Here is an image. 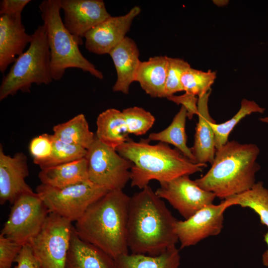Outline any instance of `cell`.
Instances as JSON below:
<instances>
[{
  "label": "cell",
  "instance_id": "obj_2",
  "mask_svg": "<svg viewBox=\"0 0 268 268\" xmlns=\"http://www.w3.org/2000/svg\"><path fill=\"white\" fill-rule=\"evenodd\" d=\"M130 200L123 190L109 191L75 221V233L81 239L98 247L114 260L129 254L127 225Z\"/></svg>",
  "mask_w": 268,
  "mask_h": 268
},
{
  "label": "cell",
  "instance_id": "obj_19",
  "mask_svg": "<svg viewBox=\"0 0 268 268\" xmlns=\"http://www.w3.org/2000/svg\"><path fill=\"white\" fill-rule=\"evenodd\" d=\"M65 268H115V264L102 250L81 239L73 228Z\"/></svg>",
  "mask_w": 268,
  "mask_h": 268
},
{
  "label": "cell",
  "instance_id": "obj_21",
  "mask_svg": "<svg viewBox=\"0 0 268 268\" xmlns=\"http://www.w3.org/2000/svg\"><path fill=\"white\" fill-rule=\"evenodd\" d=\"M168 57L155 56L140 62L135 81L139 82L145 92L152 98L165 97Z\"/></svg>",
  "mask_w": 268,
  "mask_h": 268
},
{
  "label": "cell",
  "instance_id": "obj_18",
  "mask_svg": "<svg viewBox=\"0 0 268 268\" xmlns=\"http://www.w3.org/2000/svg\"><path fill=\"white\" fill-rule=\"evenodd\" d=\"M211 90L198 97V121L194 142L191 150L197 163H212L216 149L214 134L210 122L214 121L209 115L208 102Z\"/></svg>",
  "mask_w": 268,
  "mask_h": 268
},
{
  "label": "cell",
  "instance_id": "obj_20",
  "mask_svg": "<svg viewBox=\"0 0 268 268\" xmlns=\"http://www.w3.org/2000/svg\"><path fill=\"white\" fill-rule=\"evenodd\" d=\"M38 177L41 184L57 188L90 181L85 157L42 169L39 173Z\"/></svg>",
  "mask_w": 268,
  "mask_h": 268
},
{
  "label": "cell",
  "instance_id": "obj_17",
  "mask_svg": "<svg viewBox=\"0 0 268 268\" xmlns=\"http://www.w3.org/2000/svg\"><path fill=\"white\" fill-rule=\"evenodd\" d=\"M109 54L113 61L117 76L113 91L127 94L131 84L135 81L141 62L137 45L132 39L126 36Z\"/></svg>",
  "mask_w": 268,
  "mask_h": 268
},
{
  "label": "cell",
  "instance_id": "obj_14",
  "mask_svg": "<svg viewBox=\"0 0 268 268\" xmlns=\"http://www.w3.org/2000/svg\"><path fill=\"white\" fill-rule=\"evenodd\" d=\"M60 4L66 28L81 43L88 31L111 16L102 0H60Z\"/></svg>",
  "mask_w": 268,
  "mask_h": 268
},
{
  "label": "cell",
  "instance_id": "obj_12",
  "mask_svg": "<svg viewBox=\"0 0 268 268\" xmlns=\"http://www.w3.org/2000/svg\"><path fill=\"white\" fill-rule=\"evenodd\" d=\"M228 206L223 201L206 206L185 220H177L175 231L180 248L194 246L209 236H216L223 227L224 213Z\"/></svg>",
  "mask_w": 268,
  "mask_h": 268
},
{
  "label": "cell",
  "instance_id": "obj_24",
  "mask_svg": "<svg viewBox=\"0 0 268 268\" xmlns=\"http://www.w3.org/2000/svg\"><path fill=\"white\" fill-rule=\"evenodd\" d=\"M53 134L56 138L68 144L88 149L95 140L96 135L89 128L83 114L55 126Z\"/></svg>",
  "mask_w": 268,
  "mask_h": 268
},
{
  "label": "cell",
  "instance_id": "obj_4",
  "mask_svg": "<svg viewBox=\"0 0 268 268\" xmlns=\"http://www.w3.org/2000/svg\"><path fill=\"white\" fill-rule=\"evenodd\" d=\"M259 152L256 144L228 141L216 150L207 173L195 181L201 188L223 200L243 193L256 183Z\"/></svg>",
  "mask_w": 268,
  "mask_h": 268
},
{
  "label": "cell",
  "instance_id": "obj_29",
  "mask_svg": "<svg viewBox=\"0 0 268 268\" xmlns=\"http://www.w3.org/2000/svg\"><path fill=\"white\" fill-rule=\"evenodd\" d=\"M86 154L87 149L64 142L54 136L53 150L50 156L38 166L41 169L54 167L82 159L85 157Z\"/></svg>",
  "mask_w": 268,
  "mask_h": 268
},
{
  "label": "cell",
  "instance_id": "obj_33",
  "mask_svg": "<svg viewBox=\"0 0 268 268\" xmlns=\"http://www.w3.org/2000/svg\"><path fill=\"white\" fill-rule=\"evenodd\" d=\"M22 246L0 234V268H11Z\"/></svg>",
  "mask_w": 268,
  "mask_h": 268
},
{
  "label": "cell",
  "instance_id": "obj_13",
  "mask_svg": "<svg viewBox=\"0 0 268 268\" xmlns=\"http://www.w3.org/2000/svg\"><path fill=\"white\" fill-rule=\"evenodd\" d=\"M140 11V8L135 6L126 14L111 16L92 28L84 36L86 49L97 55L109 54L126 37L134 19Z\"/></svg>",
  "mask_w": 268,
  "mask_h": 268
},
{
  "label": "cell",
  "instance_id": "obj_1",
  "mask_svg": "<svg viewBox=\"0 0 268 268\" xmlns=\"http://www.w3.org/2000/svg\"><path fill=\"white\" fill-rule=\"evenodd\" d=\"M141 190L130 197L128 248L132 254L157 256L176 246L178 220L149 185Z\"/></svg>",
  "mask_w": 268,
  "mask_h": 268
},
{
  "label": "cell",
  "instance_id": "obj_32",
  "mask_svg": "<svg viewBox=\"0 0 268 268\" xmlns=\"http://www.w3.org/2000/svg\"><path fill=\"white\" fill-rule=\"evenodd\" d=\"M53 135L48 134H43L31 139L29 149L35 164L38 165L50 156L53 150Z\"/></svg>",
  "mask_w": 268,
  "mask_h": 268
},
{
  "label": "cell",
  "instance_id": "obj_10",
  "mask_svg": "<svg viewBox=\"0 0 268 268\" xmlns=\"http://www.w3.org/2000/svg\"><path fill=\"white\" fill-rule=\"evenodd\" d=\"M0 234L21 245L39 234L50 212L36 193L20 196L12 204Z\"/></svg>",
  "mask_w": 268,
  "mask_h": 268
},
{
  "label": "cell",
  "instance_id": "obj_31",
  "mask_svg": "<svg viewBox=\"0 0 268 268\" xmlns=\"http://www.w3.org/2000/svg\"><path fill=\"white\" fill-rule=\"evenodd\" d=\"M190 67V64L183 59L168 58L165 97L167 98L178 92L183 91L181 77L183 73Z\"/></svg>",
  "mask_w": 268,
  "mask_h": 268
},
{
  "label": "cell",
  "instance_id": "obj_6",
  "mask_svg": "<svg viewBox=\"0 0 268 268\" xmlns=\"http://www.w3.org/2000/svg\"><path fill=\"white\" fill-rule=\"evenodd\" d=\"M28 49L15 60L0 86V100L18 91L29 92L33 84H49L53 80L51 73V54L44 25L31 34Z\"/></svg>",
  "mask_w": 268,
  "mask_h": 268
},
{
  "label": "cell",
  "instance_id": "obj_35",
  "mask_svg": "<svg viewBox=\"0 0 268 268\" xmlns=\"http://www.w3.org/2000/svg\"><path fill=\"white\" fill-rule=\"evenodd\" d=\"M167 98L178 105L181 104L187 110L189 119H192L195 115H198V98H197L196 96L185 92L181 95H173Z\"/></svg>",
  "mask_w": 268,
  "mask_h": 268
},
{
  "label": "cell",
  "instance_id": "obj_26",
  "mask_svg": "<svg viewBox=\"0 0 268 268\" xmlns=\"http://www.w3.org/2000/svg\"><path fill=\"white\" fill-rule=\"evenodd\" d=\"M223 201L228 207L238 205L252 209L259 215L261 223L268 228V190L262 182L256 183L248 190Z\"/></svg>",
  "mask_w": 268,
  "mask_h": 268
},
{
  "label": "cell",
  "instance_id": "obj_11",
  "mask_svg": "<svg viewBox=\"0 0 268 268\" xmlns=\"http://www.w3.org/2000/svg\"><path fill=\"white\" fill-rule=\"evenodd\" d=\"M155 192L166 200L185 219L203 207L213 203L215 195L201 188L189 175L160 183Z\"/></svg>",
  "mask_w": 268,
  "mask_h": 268
},
{
  "label": "cell",
  "instance_id": "obj_23",
  "mask_svg": "<svg viewBox=\"0 0 268 268\" xmlns=\"http://www.w3.org/2000/svg\"><path fill=\"white\" fill-rule=\"evenodd\" d=\"M114 260L115 268H179L180 256L175 246L157 256L129 253Z\"/></svg>",
  "mask_w": 268,
  "mask_h": 268
},
{
  "label": "cell",
  "instance_id": "obj_28",
  "mask_svg": "<svg viewBox=\"0 0 268 268\" xmlns=\"http://www.w3.org/2000/svg\"><path fill=\"white\" fill-rule=\"evenodd\" d=\"M216 74L209 69L207 71L196 69L191 67L187 69L181 77L183 91L198 97L211 90Z\"/></svg>",
  "mask_w": 268,
  "mask_h": 268
},
{
  "label": "cell",
  "instance_id": "obj_22",
  "mask_svg": "<svg viewBox=\"0 0 268 268\" xmlns=\"http://www.w3.org/2000/svg\"><path fill=\"white\" fill-rule=\"evenodd\" d=\"M96 136L104 144L115 149L129 139L122 111L108 109L97 118Z\"/></svg>",
  "mask_w": 268,
  "mask_h": 268
},
{
  "label": "cell",
  "instance_id": "obj_27",
  "mask_svg": "<svg viewBox=\"0 0 268 268\" xmlns=\"http://www.w3.org/2000/svg\"><path fill=\"white\" fill-rule=\"evenodd\" d=\"M265 110V108L260 107L255 101L243 99L239 111L230 119L221 124H216L215 121L211 122L216 150L228 141L230 134L242 119L253 113H263Z\"/></svg>",
  "mask_w": 268,
  "mask_h": 268
},
{
  "label": "cell",
  "instance_id": "obj_30",
  "mask_svg": "<svg viewBox=\"0 0 268 268\" xmlns=\"http://www.w3.org/2000/svg\"><path fill=\"white\" fill-rule=\"evenodd\" d=\"M122 112L129 134L143 135L155 122L154 116L141 107H130L123 110Z\"/></svg>",
  "mask_w": 268,
  "mask_h": 268
},
{
  "label": "cell",
  "instance_id": "obj_16",
  "mask_svg": "<svg viewBox=\"0 0 268 268\" xmlns=\"http://www.w3.org/2000/svg\"><path fill=\"white\" fill-rule=\"evenodd\" d=\"M31 35L28 34L22 22L21 14L2 15L0 16V71L4 72L8 66L23 53L31 43Z\"/></svg>",
  "mask_w": 268,
  "mask_h": 268
},
{
  "label": "cell",
  "instance_id": "obj_15",
  "mask_svg": "<svg viewBox=\"0 0 268 268\" xmlns=\"http://www.w3.org/2000/svg\"><path fill=\"white\" fill-rule=\"evenodd\" d=\"M29 175L27 159L22 152L13 156L5 154L0 146V203L13 204L21 195L33 193L26 183Z\"/></svg>",
  "mask_w": 268,
  "mask_h": 268
},
{
  "label": "cell",
  "instance_id": "obj_25",
  "mask_svg": "<svg viewBox=\"0 0 268 268\" xmlns=\"http://www.w3.org/2000/svg\"><path fill=\"white\" fill-rule=\"evenodd\" d=\"M187 118V110L182 106L168 127L159 132L150 134L147 138L150 141H158L172 144L185 156L196 163L191 148L187 144L185 127Z\"/></svg>",
  "mask_w": 268,
  "mask_h": 268
},
{
  "label": "cell",
  "instance_id": "obj_9",
  "mask_svg": "<svg viewBox=\"0 0 268 268\" xmlns=\"http://www.w3.org/2000/svg\"><path fill=\"white\" fill-rule=\"evenodd\" d=\"M88 177L94 184L108 191L123 190L131 180L133 163L112 148L99 140H95L87 149Z\"/></svg>",
  "mask_w": 268,
  "mask_h": 268
},
{
  "label": "cell",
  "instance_id": "obj_34",
  "mask_svg": "<svg viewBox=\"0 0 268 268\" xmlns=\"http://www.w3.org/2000/svg\"><path fill=\"white\" fill-rule=\"evenodd\" d=\"M14 262L15 268H41L30 244L23 245Z\"/></svg>",
  "mask_w": 268,
  "mask_h": 268
},
{
  "label": "cell",
  "instance_id": "obj_37",
  "mask_svg": "<svg viewBox=\"0 0 268 268\" xmlns=\"http://www.w3.org/2000/svg\"><path fill=\"white\" fill-rule=\"evenodd\" d=\"M264 240L267 243L268 247V232L264 235ZM262 262L265 267L268 268V249L262 255Z\"/></svg>",
  "mask_w": 268,
  "mask_h": 268
},
{
  "label": "cell",
  "instance_id": "obj_8",
  "mask_svg": "<svg viewBox=\"0 0 268 268\" xmlns=\"http://www.w3.org/2000/svg\"><path fill=\"white\" fill-rule=\"evenodd\" d=\"M73 228L70 220L49 213L41 231L29 244L41 268H65Z\"/></svg>",
  "mask_w": 268,
  "mask_h": 268
},
{
  "label": "cell",
  "instance_id": "obj_38",
  "mask_svg": "<svg viewBox=\"0 0 268 268\" xmlns=\"http://www.w3.org/2000/svg\"><path fill=\"white\" fill-rule=\"evenodd\" d=\"M260 120L263 122L268 124V117L262 118Z\"/></svg>",
  "mask_w": 268,
  "mask_h": 268
},
{
  "label": "cell",
  "instance_id": "obj_5",
  "mask_svg": "<svg viewBox=\"0 0 268 268\" xmlns=\"http://www.w3.org/2000/svg\"><path fill=\"white\" fill-rule=\"evenodd\" d=\"M51 54L53 80L62 78L67 69L77 68L102 79L103 74L81 54L82 43L66 28L60 15V0H44L39 5Z\"/></svg>",
  "mask_w": 268,
  "mask_h": 268
},
{
  "label": "cell",
  "instance_id": "obj_36",
  "mask_svg": "<svg viewBox=\"0 0 268 268\" xmlns=\"http://www.w3.org/2000/svg\"><path fill=\"white\" fill-rule=\"evenodd\" d=\"M30 0H2L0 2V14H21L25 6Z\"/></svg>",
  "mask_w": 268,
  "mask_h": 268
},
{
  "label": "cell",
  "instance_id": "obj_3",
  "mask_svg": "<svg viewBox=\"0 0 268 268\" xmlns=\"http://www.w3.org/2000/svg\"><path fill=\"white\" fill-rule=\"evenodd\" d=\"M148 138L135 141L129 138L116 148L122 157L131 161L132 187L142 189L153 180L159 183L201 172L206 164L192 162L177 148L159 142L151 144Z\"/></svg>",
  "mask_w": 268,
  "mask_h": 268
},
{
  "label": "cell",
  "instance_id": "obj_7",
  "mask_svg": "<svg viewBox=\"0 0 268 268\" xmlns=\"http://www.w3.org/2000/svg\"><path fill=\"white\" fill-rule=\"evenodd\" d=\"M108 192L90 181L62 188L41 184L36 189L50 212L71 222L78 220L92 204Z\"/></svg>",
  "mask_w": 268,
  "mask_h": 268
}]
</instances>
